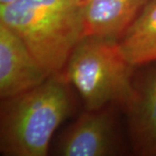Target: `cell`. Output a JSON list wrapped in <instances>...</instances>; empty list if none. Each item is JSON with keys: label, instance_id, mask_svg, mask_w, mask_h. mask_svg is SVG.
<instances>
[{"label": "cell", "instance_id": "obj_2", "mask_svg": "<svg viewBox=\"0 0 156 156\" xmlns=\"http://www.w3.org/2000/svg\"><path fill=\"white\" fill-rule=\"evenodd\" d=\"M64 76L53 75L36 88L2 99L0 152L5 156H45L50 140L71 108Z\"/></svg>", "mask_w": 156, "mask_h": 156}, {"label": "cell", "instance_id": "obj_6", "mask_svg": "<svg viewBox=\"0 0 156 156\" xmlns=\"http://www.w3.org/2000/svg\"><path fill=\"white\" fill-rule=\"evenodd\" d=\"M125 107L135 153L156 156V67L147 69L134 82L133 95Z\"/></svg>", "mask_w": 156, "mask_h": 156}, {"label": "cell", "instance_id": "obj_10", "mask_svg": "<svg viewBox=\"0 0 156 156\" xmlns=\"http://www.w3.org/2000/svg\"><path fill=\"white\" fill-rule=\"evenodd\" d=\"M74 1H76V2H77V3H81V2H83V0H74Z\"/></svg>", "mask_w": 156, "mask_h": 156}, {"label": "cell", "instance_id": "obj_8", "mask_svg": "<svg viewBox=\"0 0 156 156\" xmlns=\"http://www.w3.org/2000/svg\"><path fill=\"white\" fill-rule=\"evenodd\" d=\"M133 66L156 62V0H150L118 40Z\"/></svg>", "mask_w": 156, "mask_h": 156}, {"label": "cell", "instance_id": "obj_1", "mask_svg": "<svg viewBox=\"0 0 156 156\" xmlns=\"http://www.w3.org/2000/svg\"><path fill=\"white\" fill-rule=\"evenodd\" d=\"M0 22L22 39L49 76L65 68L83 36L81 5L74 0H17L0 7Z\"/></svg>", "mask_w": 156, "mask_h": 156}, {"label": "cell", "instance_id": "obj_9", "mask_svg": "<svg viewBox=\"0 0 156 156\" xmlns=\"http://www.w3.org/2000/svg\"><path fill=\"white\" fill-rule=\"evenodd\" d=\"M17 0H0V7H3V6H5L7 5H10L11 3L15 2Z\"/></svg>", "mask_w": 156, "mask_h": 156}, {"label": "cell", "instance_id": "obj_7", "mask_svg": "<svg viewBox=\"0 0 156 156\" xmlns=\"http://www.w3.org/2000/svg\"><path fill=\"white\" fill-rule=\"evenodd\" d=\"M150 0H83L84 37L119 40Z\"/></svg>", "mask_w": 156, "mask_h": 156}, {"label": "cell", "instance_id": "obj_3", "mask_svg": "<svg viewBox=\"0 0 156 156\" xmlns=\"http://www.w3.org/2000/svg\"><path fill=\"white\" fill-rule=\"evenodd\" d=\"M134 67L117 40L84 37L70 54L63 76L88 110H99L109 103H128L134 92Z\"/></svg>", "mask_w": 156, "mask_h": 156}, {"label": "cell", "instance_id": "obj_5", "mask_svg": "<svg viewBox=\"0 0 156 156\" xmlns=\"http://www.w3.org/2000/svg\"><path fill=\"white\" fill-rule=\"evenodd\" d=\"M115 124L108 112L88 110L62 134L57 154L63 156H107L116 153Z\"/></svg>", "mask_w": 156, "mask_h": 156}, {"label": "cell", "instance_id": "obj_4", "mask_svg": "<svg viewBox=\"0 0 156 156\" xmlns=\"http://www.w3.org/2000/svg\"><path fill=\"white\" fill-rule=\"evenodd\" d=\"M49 76L22 39L0 22L1 98H9L30 90Z\"/></svg>", "mask_w": 156, "mask_h": 156}]
</instances>
